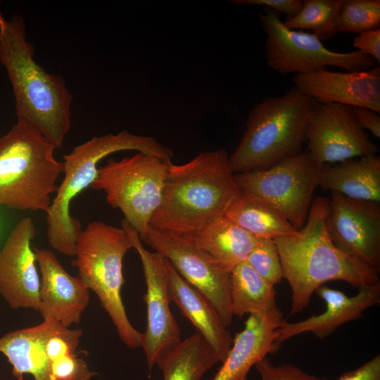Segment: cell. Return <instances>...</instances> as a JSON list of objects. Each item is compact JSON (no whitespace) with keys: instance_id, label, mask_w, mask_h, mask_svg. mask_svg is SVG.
I'll use <instances>...</instances> for the list:
<instances>
[{"instance_id":"cell-8","label":"cell","mask_w":380,"mask_h":380,"mask_svg":"<svg viewBox=\"0 0 380 380\" xmlns=\"http://www.w3.org/2000/svg\"><path fill=\"white\" fill-rule=\"evenodd\" d=\"M169 161L142 152L109 159L98 167L90 187L103 191L108 203L118 208L142 238L160 203Z\"/></svg>"},{"instance_id":"cell-31","label":"cell","mask_w":380,"mask_h":380,"mask_svg":"<svg viewBox=\"0 0 380 380\" xmlns=\"http://www.w3.org/2000/svg\"><path fill=\"white\" fill-rule=\"evenodd\" d=\"M356 50L369 56L373 60L380 61V29L362 32L353 39Z\"/></svg>"},{"instance_id":"cell-34","label":"cell","mask_w":380,"mask_h":380,"mask_svg":"<svg viewBox=\"0 0 380 380\" xmlns=\"http://www.w3.org/2000/svg\"><path fill=\"white\" fill-rule=\"evenodd\" d=\"M353 110L360 126L364 130H368L376 138L379 139V113L364 107H353Z\"/></svg>"},{"instance_id":"cell-28","label":"cell","mask_w":380,"mask_h":380,"mask_svg":"<svg viewBox=\"0 0 380 380\" xmlns=\"http://www.w3.org/2000/svg\"><path fill=\"white\" fill-rule=\"evenodd\" d=\"M379 27V0H342L334 34L339 32L360 34Z\"/></svg>"},{"instance_id":"cell-14","label":"cell","mask_w":380,"mask_h":380,"mask_svg":"<svg viewBox=\"0 0 380 380\" xmlns=\"http://www.w3.org/2000/svg\"><path fill=\"white\" fill-rule=\"evenodd\" d=\"M308 152L318 163L376 154L377 146L360 126L353 107L316 102L305 131Z\"/></svg>"},{"instance_id":"cell-27","label":"cell","mask_w":380,"mask_h":380,"mask_svg":"<svg viewBox=\"0 0 380 380\" xmlns=\"http://www.w3.org/2000/svg\"><path fill=\"white\" fill-rule=\"evenodd\" d=\"M342 0H305L300 11L286 17L284 25L292 30H311L320 40L334 37Z\"/></svg>"},{"instance_id":"cell-9","label":"cell","mask_w":380,"mask_h":380,"mask_svg":"<svg viewBox=\"0 0 380 380\" xmlns=\"http://www.w3.org/2000/svg\"><path fill=\"white\" fill-rule=\"evenodd\" d=\"M260 21L267 36V66L278 73L308 74L329 66L353 72L375 66V61L360 51H334L315 34L286 27L274 10L265 8Z\"/></svg>"},{"instance_id":"cell-29","label":"cell","mask_w":380,"mask_h":380,"mask_svg":"<svg viewBox=\"0 0 380 380\" xmlns=\"http://www.w3.org/2000/svg\"><path fill=\"white\" fill-rule=\"evenodd\" d=\"M246 261L273 286L281 281L280 256L274 239H258Z\"/></svg>"},{"instance_id":"cell-22","label":"cell","mask_w":380,"mask_h":380,"mask_svg":"<svg viewBox=\"0 0 380 380\" xmlns=\"http://www.w3.org/2000/svg\"><path fill=\"white\" fill-rule=\"evenodd\" d=\"M216 260L228 272L246 260L258 239L226 215L214 216L183 235Z\"/></svg>"},{"instance_id":"cell-4","label":"cell","mask_w":380,"mask_h":380,"mask_svg":"<svg viewBox=\"0 0 380 380\" xmlns=\"http://www.w3.org/2000/svg\"><path fill=\"white\" fill-rule=\"evenodd\" d=\"M122 151H137L170 160L171 149L153 137L134 134L127 130L94 137L63 155L64 177L47 210L46 236L51 246L68 256H74L80 222L71 215L72 201L90 186L96 177L99 163Z\"/></svg>"},{"instance_id":"cell-5","label":"cell","mask_w":380,"mask_h":380,"mask_svg":"<svg viewBox=\"0 0 380 380\" xmlns=\"http://www.w3.org/2000/svg\"><path fill=\"white\" fill-rule=\"evenodd\" d=\"M316 101L293 87L263 99L249 113L246 129L229 156L234 174L264 170L301 152Z\"/></svg>"},{"instance_id":"cell-16","label":"cell","mask_w":380,"mask_h":380,"mask_svg":"<svg viewBox=\"0 0 380 380\" xmlns=\"http://www.w3.org/2000/svg\"><path fill=\"white\" fill-rule=\"evenodd\" d=\"M35 236L32 219L23 217L0 250V295L13 309L39 311L40 277L32 243Z\"/></svg>"},{"instance_id":"cell-32","label":"cell","mask_w":380,"mask_h":380,"mask_svg":"<svg viewBox=\"0 0 380 380\" xmlns=\"http://www.w3.org/2000/svg\"><path fill=\"white\" fill-rule=\"evenodd\" d=\"M236 5H258L264 6L267 8L277 12L285 13L287 17L296 15L300 10L303 1L301 0H233L230 1Z\"/></svg>"},{"instance_id":"cell-11","label":"cell","mask_w":380,"mask_h":380,"mask_svg":"<svg viewBox=\"0 0 380 380\" xmlns=\"http://www.w3.org/2000/svg\"><path fill=\"white\" fill-rule=\"evenodd\" d=\"M165 258L177 272L213 305L224 325L233 315L230 299V272L189 238L150 226L141 238Z\"/></svg>"},{"instance_id":"cell-26","label":"cell","mask_w":380,"mask_h":380,"mask_svg":"<svg viewBox=\"0 0 380 380\" xmlns=\"http://www.w3.org/2000/svg\"><path fill=\"white\" fill-rule=\"evenodd\" d=\"M230 299L233 316L263 313L277 307L274 286L246 261L230 271Z\"/></svg>"},{"instance_id":"cell-30","label":"cell","mask_w":380,"mask_h":380,"mask_svg":"<svg viewBox=\"0 0 380 380\" xmlns=\"http://www.w3.org/2000/svg\"><path fill=\"white\" fill-rule=\"evenodd\" d=\"M255 367L260 376L258 380H329L325 377L310 374L293 364L274 365L267 357Z\"/></svg>"},{"instance_id":"cell-13","label":"cell","mask_w":380,"mask_h":380,"mask_svg":"<svg viewBox=\"0 0 380 380\" xmlns=\"http://www.w3.org/2000/svg\"><path fill=\"white\" fill-rule=\"evenodd\" d=\"M82 331L51 319L38 325L9 331L0 336V353L12 367L17 380L31 374L34 380H49L56 361L76 354Z\"/></svg>"},{"instance_id":"cell-23","label":"cell","mask_w":380,"mask_h":380,"mask_svg":"<svg viewBox=\"0 0 380 380\" xmlns=\"http://www.w3.org/2000/svg\"><path fill=\"white\" fill-rule=\"evenodd\" d=\"M359 200L380 202V157L376 154L348 159L322 167L319 186Z\"/></svg>"},{"instance_id":"cell-12","label":"cell","mask_w":380,"mask_h":380,"mask_svg":"<svg viewBox=\"0 0 380 380\" xmlns=\"http://www.w3.org/2000/svg\"><path fill=\"white\" fill-rule=\"evenodd\" d=\"M121 227L129 235L143 267L147 324L141 346L151 370L162 355L181 341L180 329L170 308L168 261L144 248L137 232L125 220L121 221Z\"/></svg>"},{"instance_id":"cell-21","label":"cell","mask_w":380,"mask_h":380,"mask_svg":"<svg viewBox=\"0 0 380 380\" xmlns=\"http://www.w3.org/2000/svg\"><path fill=\"white\" fill-rule=\"evenodd\" d=\"M168 288L171 302L179 308L222 362L233 338L216 310L198 290L187 283L168 262Z\"/></svg>"},{"instance_id":"cell-19","label":"cell","mask_w":380,"mask_h":380,"mask_svg":"<svg viewBox=\"0 0 380 380\" xmlns=\"http://www.w3.org/2000/svg\"><path fill=\"white\" fill-rule=\"evenodd\" d=\"M315 293L325 303V310L296 322L284 320L278 329L277 350L284 341L296 336L311 332L322 339L341 325L361 318L366 310L379 303L380 281L359 289L358 292L351 296L325 285L319 286Z\"/></svg>"},{"instance_id":"cell-33","label":"cell","mask_w":380,"mask_h":380,"mask_svg":"<svg viewBox=\"0 0 380 380\" xmlns=\"http://www.w3.org/2000/svg\"><path fill=\"white\" fill-rule=\"evenodd\" d=\"M336 380H380V355L355 369L343 373Z\"/></svg>"},{"instance_id":"cell-17","label":"cell","mask_w":380,"mask_h":380,"mask_svg":"<svg viewBox=\"0 0 380 380\" xmlns=\"http://www.w3.org/2000/svg\"><path fill=\"white\" fill-rule=\"evenodd\" d=\"M293 82L294 87L317 103L364 107L380 113L379 66L353 72L322 69L296 74Z\"/></svg>"},{"instance_id":"cell-1","label":"cell","mask_w":380,"mask_h":380,"mask_svg":"<svg viewBox=\"0 0 380 380\" xmlns=\"http://www.w3.org/2000/svg\"><path fill=\"white\" fill-rule=\"evenodd\" d=\"M34 53L23 18L8 19L0 10V63L12 86L18 120L58 148L71 129L72 95L63 77L44 70Z\"/></svg>"},{"instance_id":"cell-6","label":"cell","mask_w":380,"mask_h":380,"mask_svg":"<svg viewBox=\"0 0 380 380\" xmlns=\"http://www.w3.org/2000/svg\"><path fill=\"white\" fill-rule=\"evenodd\" d=\"M56 149L21 120L0 137V207L47 212L64 170Z\"/></svg>"},{"instance_id":"cell-3","label":"cell","mask_w":380,"mask_h":380,"mask_svg":"<svg viewBox=\"0 0 380 380\" xmlns=\"http://www.w3.org/2000/svg\"><path fill=\"white\" fill-rule=\"evenodd\" d=\"M225 149L203 151L189 162L168 163L160 203L150 222L154 229L179 235L191 233L223 214L241 190Z\"/></svg>"},{"instance_id":"cell-20","label":"cell","mask_w":380,"mask_h":380,"mask_svg":"<svg viewBox=\"0 0 380 380\" xmlns=\"http://www.w3.org/2000/svg\"><path fill=\"white\" fill-rule=\"evenodd\" d=\"M284 320L278 307L267 312L249 315L212 380H247L253 366L277 351L278 329Z\"/></svg>"},{"instance_id":"cell-18","label":"cell","mask_w":380,"mask_h":380,"mask_svg":"<svg viewBox=\"0 0 380 380\" xmlns=\"http://www.w3.org/2000/svg\"><path fill=\"white\" fill-rule=\"evenodd\" d=\"M40 274L39 308L43 319L70 327L80 322L89 301V290L79 277L68 273L56 255L34 247Z\"/></svg>"},{"instance_id":"cell-10","label":"cell","mask_w":380,"mask_h":380,"mask_svg":"<svg viewBox=\"0 0 380 380\" xmlns=\"http://www.w3.org/2000/svg\"><path fill=\"white\" fill-rule=\"evenodd\" d=\"M323 165L300 152L270 167L234 174L241 191L277 209L297 230L306 222Z\"/></svg>"},{"instance_id":"cell-2","label":"cell","mask_w":380,"mask_h":380,"mask_svg":"<svg viewBox=\"0 0 380 380\" xmlns=\"http://www.w3.org/2000/svg\"><path fill=\"white\" fill-rule=\"evenodd\" d=\"M329 203L326 197L316 198L296 234L274 239L283 279L291 290V315L303 311L315 291L327 281H345L357 289L379 281V272L332 242L325 224Z\"/></svg>"},{"instance_id":"cell-15","label":"cell","mask_w":380,"mask_h":380,"mask_svg":"<svg viewBox=\"0 0 380 380\" xmlns=\"http://www.w3.org/2000/svg\"><path fill=\"white\" fill-rule=\"evenodd\" d=\"M341 251L380 270V204L331 191L325 221Z\"/></svg>"},{"instance_id":"cell-24","label":"cell","mask_w":380,"mask_h":380,"mask_svg":"<svg viewBox=\"0 0 380 380\" xmlns=\"http://www.w3.org/2000/svg\"><path fill=\"white\" fill-rule=\"evenodd\" d=\"M224 214L258 239H275L298 232L272 205L242 191L230 201Z\"/></svg>"},{"instance_id":"cell-7","label":"cell","mask_w":380,"mask_h":380,"mask_svg":"<svg viewBox=\"0 0 380 380\" xmlns=\"http://www.w3.org/2000/svg\"><path fill=\"white\" fill-rule=\"evenodd\" d=\"M132 248L126 231L101 221H93L77 239L72 265L79 278L98 297L120 340L129 348L141 346L142 333L131 324L122 299L123 259Z\"/></svg>"},{"instance_id":"cell-25","label":"cell","mask_w":380,"mask_h":380,"mask_svg":"<svg viewBox=\"0 0 380 380\" xmlns=\"http://www.w3.org/2000/svg\"><path fill=\"white\" fill-rule=\"evenodd\" d=\"M220 358L198 332L162 355L156 364L163 380H200Z\"/></svg>"}]
</instances>
